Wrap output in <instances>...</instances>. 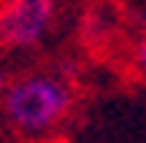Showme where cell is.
Listing matches in <instances>:
<instances>
[{
	"label": "cell",
	"instance_id": "4",
	"mask_svg": "<svg viewBox=\"0 0 146 143\" xmlns=\"http://www.w3.org/2000/svg\"><path fill=\"white\" fill-rule=\"evenodd\" d=\"M10 80H13V77H10V70H7V63H0V97H3V90L10 87Z\"/></svg>",
	"mask_w": 146,
	"mask_h": 143
},
{
	"label": "cell",
	"instance_id": "2",
	"mask_svg": "<svg viewBox=\"0 0 146 143\" xmlns=\"http://www.w3.org/2000/svg\"><path fill=\"white\" fill-rule=\"evenodd\" d=\"M56 23V0H0V47L30 50Z\"/></svg>",
	"mask_w": 146,
	"mask_h": 143
},
{
	"label": "cell",
	"instance_id": "3",
	"mask_svg": "<svg viewBox=\"0 0 146 143\" xmlns=\"http://www.w3.org/2000/svg\"><path fill=\"white\" fill-rule=\"evenodd\" d=\"M133 57H136V67H139V73L146 77V33H143V40L136 43V53H133Z\"/></svg>",
	"mask_w": 146,
	"mask_h": 143
},
{
	"label": "cell",
	"instance_id": "1",
	"mask_svg": "<svg viewBox=\"0 0 146 143\" xmlns=\"http://www.w3.org/2000/svg\"><path fill=\"white\" fill-rule=\"evenodd\" d=\"M76 93L63 73H27L13 77L0 97L3 116L13 130L27 136H43L70 116Z\"/></svg>",
	"mask_w": 146,
	"mask_h": 143
}]
</instances>
